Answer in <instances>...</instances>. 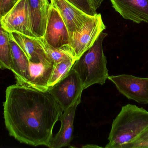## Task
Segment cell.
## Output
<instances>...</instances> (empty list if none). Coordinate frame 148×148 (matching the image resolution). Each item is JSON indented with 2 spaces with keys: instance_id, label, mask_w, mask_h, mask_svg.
<instances>
[{
  "instance_id": "1",
  "label": "cell",
  "mask_w": 148,
  "mask_h": 148,
  "mask_svg": "<svg viewBox=\"0 0 148 148\" xmlns=\"http://www.w3.org/2000/svg\"><path fill=\"white\" fill-rule=\"evenodd\" d=\"M63 110L48 91L16 83L7 88L3 115L10 135L31 146L49 147Z\"/></svg>"
},
{
  "instance_id": "2",
  "label": "cell",
  "mask_w": 148,
  "mask_h": 148,
  "mask_svg": "<svg viewBox=\"0 0 148 148\" xmlns=\"http://www.w3.org/2000/svg\"><path fill=\"white\" fill-rule=\"evenodd\" d=\"M148 129V111L128 104L122 107L113 121L106 148H124L135 141Z\"/></svg>"
},
{
  "instance_id": "3",
  "label": "cell",
  "mask_w": 148,
  "mask_h": 148,
  "mask_svg": "<svg viewBox=\"0 0 148 148\" xmlns=\"http://www.w3.org/2000/svg\"><path fill=\"white\" fill-rule=\"evenodd\" d=\"M108 34L102 32L92 47L75 61L72 68L79 75L84 90L95 84L103 85L109 76L103 43Z\"/></svg>"
},
{
  "instance_id": "4",
  "label": "cell",
  "mask_w": 148,
  "mask_h": 148,
  "mask_svg": "<svg viewBox=\"0 0 148 148\" xmlns=\"http://www.w3.org/2000/svg\"><path fill=\"white\" fill-rule=\"evenodd\" d=\"M106 28L101 15L97 13L92 16L73 34L70 38V45L76 60L92 47Z\"/></svg>"
},
{
  "instance_id": "5",
  "label": "cell",
  "mask_w": 148,
  "mask_h": 148,
  "mask_svg": "<svg viewBox=\"0 0 148 148\" xmlns=\"http://www.w3.org/2000/svg\"><path fill=\"white\" fill-rule=\"evenodd\" d=\"M84 90L78 74L73 69L48 91L58 103L63 111L72 106Z\"/></svg>"
},
{
  "instance_id": "6",
  "label": "cell",
  "mask_w": 148,
  "mask_h": 148,
  "mask_svg": "<svg viewBox=\"0 0 148 148\" xmlns=\"http://www.w3.org/2000/svg\"><path fill=\"white\" fill-rule=\"evenodd\" d=\"M117 90L128 99L140 104H148V78L123 74L109 76Z\"/></svg>"
},
{
  "instance_id": "7",
  "label": "cell",
  "mask_w": 148,
  "mask_h": 148,
  "mask_svg": "<svg viewBox=\"0 0 148 148\" xmlns=\"http://www.w3.org/2000/svg\"><path fill=\"white\" fill-rule=\"evenodd\" d=\"M43 38L55 48L70 45V36L66 26L58 10L50 4Z\"/></svg>"
},
{
  "instance_id": "8",
  "label": "cell",
  "mask_w": 148,
  "mask_h": 148,
  "mask_svg": "<svg viewBox=\"0 0 148 148\" xmlns=\"http://www.w3.org/2000/svg\"><path fill=\"white\" fill-rule=\"evenodd\" d=\"M1 21L3 28L9 33L15 32L34 37L29 29L27 0H19L1 18Z\"/></svg>"
},
{
  "instance_id": "9",
  "label": "cell",
  "mask_w": 148,
  "mask_h": 148,
  "mask_svg": "<svg viewBox=\"0 0 148 148\" xmlns=\"http://www.w3.org/2000/svg\"><path fill=\"white\" fill-rule=\"evenodd\" d=\"M65 22L70 38L73 34L92 16L88 15L67 0H50Z\"/></svg>"
},
{
  "instance_id": "10",
  "label": "cell",
  "mask_w": 148,
  "mask_h": 148,
  "mask_svg": "<svg viewBox=\"0 0 148 148\" xmlns=\"http://www.w3.org/2000/svg\"><path fill=\"white\" fill-rule=\"evenodd\" d=\"M112 6L124 19L139 23H148V0H110Z\"/></svg>"
},
{
  "instance_id": "11",
  "label": "cell",
  "mask_w": 148,
  "mask_h": 148,
  "mask_svg": "<svg viewBox=\"0 0 148 148\" xmlns=\"http://www.w3.org/2000/svg\"><path fill=\"white\" fill-rule=\"evenodd\" d=\"M81 96L69 108L63 111L60 116L61 126L58 133L53 137L50 148H60L70 147L73 139L74 118L76 110L78 104L81 102Z\"/></svg>"
},
{
  "instance_id": "12",
  "label": "cell",
  "mask_w": 148,
  "mask_h": 148,
  "mask_svg": "<svg viewBox=\"0 0 148 148\" xmlns=\"http://www.w3.org/2000/svg\"><path fill=\"white\" fill-rule=\"evenodd\" d=\"M29 21L30 32L34 37H43L50 4L44 0H27Z\"/></svg>"
},
{
  "instance_id": "13",
  "label": "cell",
  "mask_w": 148,
  "mask_h": 148,
  "mask_svg": "<svg viewBox=\"0 0 148 148\" xmlns=\"http://www.w3.org/2000/svg\"><path fill=\"white\" fill-rule=\"evenodd\" d=\"M10 34L24 51L29 62H44L54 64V62L44 51L37 38L15 32Z\"/></svg>"
},
{
  "instance_id": "14",
  "label": "cell",
  "mask_w": 148,
  "mask_h": 148,
  "mask_svg": "<svg viewBox=\"0 0 148 148\" xmlns=\"http://www.w3.org/2000/svg\"><path fill=\"white\" fill-rule=\"evenodd\" d=\"M11 50V66L16 83L25 86L29 76V62L26 54L10 33Z\"/></svg>"
},
{
  "instance_id": "15",
  "label": "cell",
  "mask_w": 148,
  "mask_h": 148,
  "mask_svg": "<svg viewBox=\"0 0 148 148\" xmlns=\"http://www.w3.org/2000/svg\"><path fill=\"white\" fill-rule=\"evenodd\" d=\"M11 50L10 33L4 28L0 19V69L10 70Z\"/></svg>"
},
{
  "instance_id": "16",
  "label": "cell",
  "mask_w": 148,
  "mask_h": 148,
  "mask_svg": "<svg viewBox=\"0 0 148 148\" xmlns=\"http://www.w3.org/2000/svg\"><path fill=\"white\" fill-rule=\"evenodd\" d=\"M37 38L44 51L54 62L55 64L59 63L62 60L68 57H73L75 59L70 45L55 48L50 46L43 37Z\"/></svg>"
},
{
  "instance_id": "17",
  "label": "cell",
  "mask_w": 148,
  "mask_h": 148,
  "mask_svg": "<svg viewBox=\"0 0 148 148\" xmlns=\"http://www.w3.org/2000/svg\"><path fill=\"white\" fill-rule=\"evenodd\" d=\"M76 61L73 57H68L55 64L53 70L49 81V88L54 85L65 76L70 71Z\"/></svg>"
},
{
  "instance_id": "18",
  "label": "cell",
  "mask_w": 148,
  "mask_h": 148,
  "mask_svg": "<svg viewBox=\"0 0 148 148\" xmlns=\"http://www.w3.org/2000/svg\"><path fill=\"white\" fill-rule=\"evenodd\" d=\"M79 9L90 16L97 14V10L91 0H67Z\"/></svg>"
},
{
  "instance_id": "19",
  "label": "cell",
  "mask_w": 148,
  "mask_h": 148,
  "mask_svg": "<svg viewBox=\"0 0 148 148\" xmlns=\"http://www.w3.org/2000/svg\"><path fill=\"white\" fill-rule=\"evenodd\" d=\"M19 0H0V19L6 15Z\"/></svg>"
},
{
  "instance_id": "20",
  "label": "cell",
  "mask_w": 148,
  "mask_h": 148,
  "mask_svg": "<svg viewBox=\"0 0 148 148\" xmlns=\"http://www.w3.org/2000/svg\"><path fill=\"white\" fill-rule=\"evenodd\" d=\"M124 148H148V139L132 142L125 146Z\"/></svg>"
},
{
  "instance_id": "21",
  "label": "cell",
  "mask_w": 148,
  "mask_h": 148,
  "mask_svg": "<svg viewBox=\"0 0 148 148\" xmlns=\"http://www.w3.org/2000/svg\"><path fill=\"white\" fill-rule=\"evenodd\" d=\"M148 139V129H147L144 131L143 134H141V135L138 137V139L135 141L143 140H146Z\"/></svg>"
},
{
  "instance_id": "22",
  "label": "cell",
  "mask_w": 148,
  "mask_h": 148,
  "mask_svg": "<svg viewBox=\"0 0 148 148\" xmlns=\"http://www.w3.org/2000/svg\"><path fill=\"white\" fill-rule=\"evenodd\" d=\"M91 1L93 2L96 9L97 10L101 6L103 0H91Z\"/></svg>"
},
{
  "instance_id": "23",
  "label": "cell",
  "mask_w": 148,
  "mask_h": 148,
  "mask_svg": "<svg viewBox=\"0 0 148 148\" xmlns=\"http://www.w3.org/2000/svg\"><path fill=\"white\" fill-rule=\"evenodd\" d=\"M84 148H101V147H99V146H96L95 145H87L86 146H84L83 147Z\"/></svg>"
},
{
  "instance_id": "24",
  "label": "cell",
  "mask_w": 148,
  "mask_h": 148,
  "mask_svg": "<svg viewBox=\"0 0 148 148\" xmlns=\"http://www.w3.org/2000/svg\"><path fill=\"white\" fill-rule=\"evenodd\" d=\"M44 1H45V2L46 3H47V4H50V3L49 2V1H50V0H44Z\"/></svg>"
}]
</instances>
